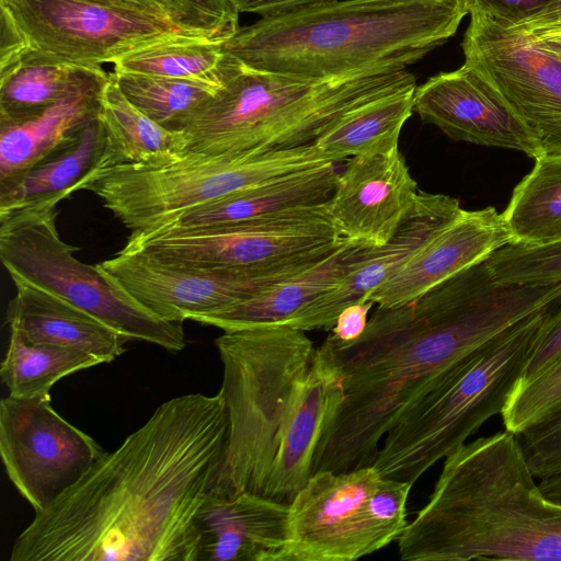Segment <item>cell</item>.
I'll return each mask as SVG.
<instances>
[{
	"mask_svg": "<svg viewBox=\"0 0 561 561\" xmlns=\"http://www.w3.org/2000/svg\"><path fill=\"white\" fill-rule=\"evenodd\" d=\"M228 431L220 391L172 398L18 536L10 561H197Z\"/></svg>",
	"mask_w": 561,
	"mask_h": 561,
	"instance_id": "1",
	"label": "cell"
},
{
	"mask_svg": "<svg viewBox=\"0 0 561 561\" xmlns=\"http://www.w3.org/2000/svg\"><path fill=\"white\" fill-rule=\"evenodd\" d=\"M560 299L561 282L502 284L484 260L407 304L378 307L353 342L330 334L343 400L322 430L312 473L371 466L400 414L447 369Z\"/></svg>",
	"mask_w": 561,
	"mask_h": 561,
	"instance_id": "2",
	"label": "cell"
},
{
	"mask_svg": "<svg viewBox=\"0 0 561 561\" xmlns=\"http://www.w3.org/2000/svg\"><path fill=\"white\" fill-rule=\"evenodd\" d=\"M535 479L511 431L460 445L397 540L400 559L561 561V505Z\"/></svg>",
	"mask_w": 561,
	"mask_h": 561,
	"instance_id": "3",
	"label": "cell"
},
{
	"mask_svg": "<svg viewBox=\"0 0 561 561\" xmlns=\"http://www.w3.org/2000/svg\"><path fill=\"white\" fill-rule=\"evenodd\" d=\"M465 0H334L239 27L224 55L243 67L327 81L405 70L446 43Z\"/></svg>",
	"mask_w": 561,
	"mask_h": 561,
	"instance_id": "4",
	"label": "cell"
},
{
	"mask_svg": "<svg viewBox=\"0 0 561 561\" xmlns=\"http://www.w3.org/2000/svg\"><path fill=\"white\" fill-rule=\"evenodd\" d=\"M219 84L182 130L183 154H224L313 144L346 112L416 83L403 70L317 81L253 70L224 55Z\"/></svg>",
	"mask_w": 561,
	"mask_h": 561,
	"instance_id": "5",
	"label": "cell"
},
{
	"mask_svg": "<svg viewBox=\"0 0 561 561\" xmlns=\"http://www.w3.org/2000/svg\"><path fill=\"white\" fill-rule=\"evenodd\" d=\"M561 300L501 331L447 369L387 432L373 466L382 478L414 483L502 414Z\"/></svg>",
	"mask_w": 561,
	"mask_h": 561,
	"instance_id": "6",
	"label": "cell"
},
{
	"mask_svg": "<svg viewBox=\"0 0 561 561\" xmlns=\"http://www.w3.org/2000/svg\"><path fill=\"white\" fill-rule=\"evenodd\" d=\"M305 332L271 324L224 331L215 340L228 431L210 491L262 495L314 358L317 347Z\"/></svg>",
	"mask_w": 561,
	"mask_h": 561,
	"instance_id": "7",
	"label": "cell"
},
{
	"mask_svg": "<svg viewBox=\"0 0 561 561\" xmlns=\"http://www.w3.org/2000/svg\"><path fill=\"white\" fill-rule=\"evenodd\" d=\"M336 163L313 144L224 154H185L163 165L122 163L98 172L84 190L131 231L294 172Z\"/></svg>",
	"mask_w": 561,
	"mask_h": 561,
	"instance_id": "8",
	"label": "cell"
},
{
	"mask_svg": "<svg viewBox=\"0 0 561 561\" xmlns=\"http://www.w3.org/2000/svg\"><path fill=\"white\" fill-rule=\"evenodd\" d=\"M57 214L56 206H46L0 218V259L12 280L67 300L128 340L172 353L182 351L186 345L183 322L158 317L100 264L77 259L78 248L59 236Z\"/></svg>",
	"mask_w": 561,
	"mask_h": 561,
	"instance_id": "9",
	"label": "cell"
},
{
	"mask_svg": "<svg viewBox=\"0 0 561 561\" xmlns=\"http://www.w3.org/2000/svg\"><path fill=\"white\" fill-rule=\"evenodd\" d=\"M0 10L18 32L20 64L101 68L157 43L210 38L119 0H0Z\"/></svg>",
	"mask_w": 561,
	"mask_h": 561,
	"instance_id": "10",
	"label": "cell"
},
{
	"mask_svg": "<svg viewBox=\"0 0 561 561\" xmlns=\"http://www.w3.org/2000/svg\"><path fill=\"white\" fill-rule=\"evenodd\" d=\"M328 202V201H327ZM325 203L256 219L190 229L131 231L125 244L169 264L257 267L331 249L344 237Z\"/></svg>",
	"mask_w": 561,
	"mask_h": 561,
	"instance_id": "11",
	"label": "cell"
},
{
	"mask_svg": "<svg viewBox=\"0 0 561 561\" xmlns=\"http://www.w3.org/2000/svg\"><path fill=\"white\" fill-rule=\"evenodd\" d=\"M339 245L244 268L169 264L124 247L100 265L154 314L167 321L183 322L249 300L310 267Z\"/></svg>",
	"mask_w": 561,
	"mask_h": 561,
	"instance_id": "12",
	"label": "cell"
},
{
	"mask_svg": "<svg viewBox=\"0 0 561 561\" xmlns=\"http://www.w3.org/2000/svg\"><path fill=\"white\" fill-rule=\"evenodd\" d=\"M104 451L60 416L50 398L9 394L0 402L1 459L9 479L35 513L77 483Z\"/></svg>",
	"mask_w": 561,
	"mask_h": 561,
	"instance_id": "13",
	"label": "cell"
},
{
	"mask_svg": "<svg viewBox=\"0 0 561 561\" xmlns=\"http://www.w3.org/2000/svg\"><path fill=\"white\" fill-rule=\"evenodd\" d=\"M465 64L482 75L538 140L543 153L561 152V59L525 33L470 14Z\"/></svg>",
	"mask_w": 561,
	"mask_h": 561,
	"instance_id": "14",
	"label": "cell"
},
{
	"mask_svg": "<svg viewBox=\"0 0 561 561\" xmlns=\"http://www.w3.org/2000/svg\"><path fill=\"white\" fill-rule=\"evenodd\" d=\"M381 478L373 465L313 473L289 504L284 561H353L388 546L368 507Z\"/></svg>",
	"mask_w": 561,
	"mask_h": 561,
	"instance_id": "15",
	"label": "cell"
},
{
	"mask_svg": "<svg viewBox=\"0 0 561 561\" xmlns=\"http://www.w3.org/2000/svg\"><path fill=\"white\" fill-rule=\"evenodd\" d=\"M413 111L454 140L516 150L534 159L543 153L496 89L466 64L416 85Z\"/></svg>",
	"mask_w": 561,
	"mask_h": 561,
	"instance_id": "16",
	"label": "cell"
},
{
	"mask_svg": "<svg viewBox=\"0 0 561 561\" xmlns=\"http://www.w3.org/2000/svg\"><path fill=\"white\" fill-rule=\"evenodd\" d=\"M420 192L398 148L352 157L337 173L327 205L344 238L379 247L414 209Z\"/></svg>",
	"mask_w": 561,
	"mask_h": 561,
	"instance_id": "17",
	"label": "cell"
},
{
	"mask_svg": "<svg viewBox=\"0 0 561 561\" xmlns=\"http://www.w3.org/2000/svg\"><path fill=\"white\" fill-rule=\"evenodd\" d=\"M513 242L493 207L462 210L439 228L366 300L391 308L407 304Z\"/></svg>",
	"mask_w": 561,
	"mask_h": 561,
	"instance_id": "18",
	"label": "cell"
},
{
	"mask_svg": "<svg viewBox=\"0 0 561 561\" xmlns=\"http://www.w3.org/2000/svg\"><path fill=\"white\" fill-rule=\"evenodd\" d=\"M462 210L455 197L420 192L414 209L386 244L371 247L333 288L299 310L286 324L304 331L332 330L344 308L366 301L422 243Z\"/></svg>",
	"mask_w": 561,
	"mask_h": 561,
	"instance_id": "19",
	"label": "cell"
},
{
	"mask_svg": "<svg viewBox=\"0 0 561 561\" xmlns=\"http://www.w3.org/2000/svg\"><path fill=\"white\" fill-rule=\"evenodd\" d=\"M289 504L243 492L209 491L197 514V561H284Z\"/></svg>",
	"mask_w": 561,
	"mask_h": 561,
	"instance_id": "20",
	"label": "cell"
},
{
	"mask_svg": "<svg viewBox=\"0 0 561 561\" xmlns=\"http://www.w3.org/2000/svg\"><path fill=\"white\" fill-rule=\"evenodd\" d=\"M343 400V375L328 337L316 348L295 402L263 496L290 504L312 476V461L328 420Z\"/></svg>",
	"mask_w": 561,
	"mask_h": 561,
	"instance_id": "21",
	"label": "cell"
},
{
	"mask_svg": "<svg viewBox=\"0 0 561 561\" xmlns=\"http://www.w3.org/2000/svg\"><path fill=\"white\" fill-rule=\"evenodd\" d=\"M15 295L7 309V323L34 343H46L89 353L110 363L129 341L95 317L35 286L14 282Z\"/></svg>",
	"mask_w": 561,
	"mask_h": 561,
	"instance_id": "22",
	"label": "cell"
},
{
	"mask_svg": "<svg viewBox=\"0 0 561 561\" xmlns=\"http://www.w3.org/2000/svg\"><path fill=\"white\" fill-rule=\"evenodd\" d=\"M112 165L108 138L99 116L72 141L46 156L0 192V218L57 206L72 193L84 190L98 172Z\"/></svg>",
	"mask_w": 561,
	"mask_h": 561,
	"instance_id": "23",
	"label": "cell"
},
{
	"mask_svg": "<svg viewBox=\"0 0 561 561\" xmlns=\"http://www.w3.org/2000/svg\"><path fill=\"white\" fill-rule=\"evenodd\" d=\"M108 77L35 115L0 123V192L46 156L72 141L88 123L100 116Z\"/></svg>",
	"mask_w": 561,
	"mask_h": 561,
	"instance_id": "24",
	"label": "cell"
},
{
	"mask_svg": "<svg viewBox=\"0 0 561 561\" xmlns=\"http://www.w3.org/2000/svg\"><path fill=\"white\" fill-rule=\"evenodd\" d=\"M371 247L344 238L330 254L298 274L227 309L193 321L224 331L286 324L299 310L333 288Z\"/></svg>",
	"mask_w": 561,
	"mask_h": 561,
	"instance_id": "25",
	"label": "cell"
},
{
	"mask_svg": "<svg viewBox=\"0 0 561 561\" xmlns=\"http://www.w3.org/2000/svg\"><path fill=\"white\" fill-rule=\"evenodd\" d=\"M337 173L335 163L294 172L275 181L187 209L154 228L190 229L231 224L291 208L319 205L325 203L332 195Z\"/></svg>",
	"mask_w": 561,
	"mask_h": 561,
	"instance_id": "26",
	"label": "cell"
},
{
	"mask_svg": "<svg viewBox=\"0 0 561 561\" xmlns=\"http://www.w3.org/2000/svg\"><path fill=\"white\" fill-rule=\"evenodd\" d=\"M416 83L373 99L336 118L314 144L334 162L398 149L401 129L412 115Z\"/></svg>",
	"mask_w": 561,
	"mask_h": 561,
	"instance_id": "27",
	"label": "cell"
},
{
	"mask_svg": "<svg viewBox=\"0 0 561 561\" xmlns=\"http://www.w3.org/2000/svg\"><path fill=\"white\" fill-rule=\"evenodd\" d=\"M100 119L108 138L113 165H163L183 154L182 134L160 126L131 104L112 73L103 89Z\"/></svg>",
	"mask_w": 561,
	"mask_h": 561,
	"instance_id": "28",
	"label": "cell"
},
{
	"mask_svg": "<svg viewBox=\"0 0 561 561\" xmlns=\"http://www.w3.org/2000/svg\"><path fill=\"white\" fill-rule=\"evenodd\" d=\"M535 161L502 216L513 242L545 245L561 240V152L542 153Z\"/></svg>",
	"mask_w": 561,
	"mask_h": 561,
	"instance_id": "29",
	"label": "cell"
},
{
	"mask_svg": "<svg viewBox=\"0 0 561 561\" xmlns=\"http://www.w3.org/2000/svg\"><path fill=\"white\" fill-rule=\"evenodd\" d=\"M108 77L102 68L23 62L0 77V123L24 119Z\"/></svg>",
	"mask_w": 561,
	"mask_h": 561,
	"instance_id": "30",
	"label": "cell"
},
{
	"mask_svg": "<svg viewBox=\"0 0 561 561\" xmlns=\"http://www.w3.org/2000/svg\"><path fill=\"white\" fill-rule=\"evenodd\" d=\"M99 364H102L101 359L89 353L34 343L11 331L0 377L10 396L50 398L49 391L59 379Z\"/></svg>",
	"mask_w": 561,
	"mask_h": 561,
	"instance_id": "31",
	"label": "cell"
},
{
	"mask_svg": "<svg viewBox=\"0 0 561 561\" xmlns=\"http://www.w3.org/2000/svg\"><path fill=\"white\" fill-rule=\"evenodd\" d=\"M125 98L160 126L182 133L219 82L112 72Z\"/></svg>",
	"mask_w": 561,
	"mask_h": 561,
	"instance_id": "32",
	"label": "cell"
},
{
	"mask_svg": "<svg viewBox=\"0 0 561 561\" xmlns=\"http://www.w3.org/2000/svg\"><path fill=\"white\" fill-rule=\"evenodd\" d=\"M222 44L207 37L157 43L121 57L114 71L219 82Z\"/></svg>",
	"mask_w": 561,
	"mask_h": 561,
	"instance_id": "33",
	"label": "cell"
},
{
	"mask_svg": "<svg viewBox=\"0 0 561 561\" xmlns=\"http://www.w3.org/2000/svg\"><path fill=\"white\" fill-rule=\"evenodd\" d=\"M485 263L502 284L547 285L561 282V240L545 245L511 242L491 253Z\"/></svg>",
	"mask_w": 561,
	"mask_h": 561,
	"instance_id": "34",
	"label": "cell"
},
{
	"mask_svg": "<svg viewBox=\"0 0 561 561\" xmlns=\"http://www.w3.org/2000/svg\"><path fill=\"white\" fill-rule=\"evenodd\" d=\"M560 401L561 356L516 387L502 412L505 430L518 433Z\"/></svg>",
	"mask_w": 561,
	"mask_h": 561,
	"instance_id": "35",
	"label": "cell"
},
{
	"mask_svg": "<svg viewBox=\"0 0 561 561\" xmlns=\"http://www.w3.org/2000/svg\"><path fill=\"white\" fill-rule=\"evenodd\" d=\"M516 438L536 479L561 473V401L516 433Z\"/></svg>",
	"mask_w": 561,
	"mask_h": 561,
	"instance_id": "36",
	"label": "cell"
},
{
	"mask_svg": "<svg viewBox=\"0 0 561 561\" xmlns=\"http://www.w3.org/2000/svg\"><path fill=\"white\" fill-rule=\"evenodd\" d=\"M412 483L381 478L368 500L369 512L389 543L396 541L408 526L407 502Z\"/></svg>",
	"mask_w": 561,
	"mask_h": 561,
	"instance_id": "37",
	"label": "cell"
},
{
	"mask_svg": "<svg viewBox=\"0 0 561 561\" xmlns=\"http://www.w3.org/2000/svg\"><path fill=\"white\" fill-rule=\"evenodd\" d=\"M156 14L186 31L227 41L237 31L198 11L184 0H119Z\"/></svg>",
	"mask_w": 561,
	"mask_h": 561,
	"instance_id": "38",
	"label": "cell"
},
{
	"mask_svg": "<svg viewBox=\"0 0 561 561\" xmlns=\"http://www.w3.org/2000/svg\"><path fill=\"white\" fill-rule=\"evenodd\" d=\"M556 0H465L469 14L478 13L503 27L515 26Z\"/></svg>",
	"mask_w": 561,
	"mask_h": 561,
	"instance_id": "39",
	"label": "cell"
},
{
	"mask_svg": "<svg viewBox=\"0 0 561 561\" xmlns=\"http://www.w3.org/2000/svg\"><path fill=\"white\" fill-rule=\"evenodd\" d=\"M559 356H561V307L553 312L547 322L525 369L522 381L545 369Z\"/></svg>",
	"mask_w": 561,
	"mask_h": 561,
	"instance_id": "40",
	"label": "cell"
},
{
	"mask_svg": "<svg viewBox=\"0 0 561 561\" xmlns=\"http://www.w3.org/2000/svg\"><path fill=\"white\" fill-rule=\"evenodd\" d=\"M373 305V301L366 300L344 308L337 316L331 336L341 343L357 340L366 329L367 316Z\"/></svg>",
	"mask_w": 561,
	"mask_h": 561,
	"instance_id": "41",
	"label": "cell"
},
{
	"mask_svg": "<svg viewBox=\"0 0 561 561\" xmlns=\"http://www.w3.org/2000/svg\"><path fill=\"white\" fill-rule=\"evenodd\" d=\"M331 1L334 0H238V7L240 13H254L264 19L297 12Z\"/></svg>",
	"mask_w": 561,
	"mask_h": 561,
	"instance_id": "42",
	"label": "cell"
},
{
	"mask_svg": "<svg viewBox=\"0 0 561 561\" xmlns=\"http://www.w3.org/2000/svg\"><path fill=\"white\" fill-rule=\"evenodd\" d=\"M510 28L533 36L561 30V0H556L536 15Z\"/></svg>",
	"mask_w": 561,
	"mask_h": 561,
	"instance_id": "43",
	"label": "cell"
},
{
	"mask_svg": "<svg viewBox=\"0 0 561 561\" xmlns=\"http://www.w3.org/2000/svg\"><path fill=\"white\" fill-rule=\"evenodd\" d=\"M198 11L225 23L234 31L239 30L238 0H184Z\"/></svg>",
	"mask_w": 561,
	"mask_h": 561,
	"instance_id": "44",
	"label": "cell"
},
{
	"mask_svg": "<svg viewBox=\"0 0 561 561\" xmlns=\"http://www.w3.org/2000/svg\"><path fill=\"white\" fill-rule=\"evenodd\" d=\"M539 486L547 499L561 505V473L541 479Z\"/></svg>",
	"mask_w": 561,
	"mask_h": 561,
	"instance_id": "45",
	"label": "cell"
},
{
	"mask_svg": "<svg viewBox=\"0 0 561 561\" xmlns=\"http://www.w3.org/2000/svg\"><path fill=\"white\" fill-rule=\"evenodd\" d=\"M530 36L541 48L550 51L551 54L556 55L558 58L561 59V31L540 36Z\"/></svg>",
	"mask_w": 561,
	"mask_h": 561,
	"instance_id": "46",
	"label": "cell"
},
{
	"mask_svg": "<svg viewBox=\"0 0 561 561\" xmlns=\"http://www.w3.org/2000/svg\"><path fill=\"white\" fill-rule=\"evenodd\" d=\"M559 31H561V30H559ZM559 31H556V32H559ZM551 33H553V32H551ZM548 34H549V33H548ZM543 35H545V34H543ZM539 36H540V35H539Z\"/></svg>",
	"mask_w": 561,
	"mask_h": 561,
	"instance_id": "47",
	"label": "cell"
}]
</instances>
